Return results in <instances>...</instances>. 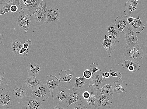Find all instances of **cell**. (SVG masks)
I'll list each match as a JSON object with an SVG mask.
<instances>
[{
    "mask_svg": "<svg viewBox=\"0 0 147 109\" xmlns=\"http://www.w3.org/2000/svg\"><path fill=\"white\" fill-rule=\"evenodd\" d=\"M20 5L24 14L30 17L34 15L42 0H19Z\"/></svg>",
    "mask_w": 147,
    "mask_h": 109,
    "instance_id": "1",
    "label": "cell"
},
{
    "mask_svg": "<svg viewBox=\"0 0 147 109\" xmlns=\"http://www.w3.org/2000/svg\"><path fill=\"white\" fill-rule=\"evenodd\" d=\"M123 53L128 60L139 63L143 58L142 49L138 46L135 47L127 46L124 50Z\"/></svg>",
    "mask_w": 147,
    "mask_h": 109,
    "instance_id": "2",
    "label": "cell"
},
{
    "mask_svg": "<svg viewBox=\"0 0 147 109\" xmlns=\"http://www.w3.org/2000/svg\"><path fill=\"white\" fill-rule=\"evenodd\" d=\"M11 15L15 18L19 27L26 33L31 25V19L24 15L23 11H20L19 13H11Z\"/></svg>",
    "mask_w": 147,
    "mask_h": 109,
    "instance_id": "3",
    "label": "cell"
},
{
    "mask_svg": "<svg viewBox=\"0 0 147 109\" xmlns=\"http://www.w3.org/2000/svg\"><path fill=\"white\" fill-rule=\"evenodd\" d=\"M48 12L47 3L45 1H42L34 14V18L36 23L42 26L45 22Z\"/></svg>",
    "mask_w": 147,
    "mask_h": 109,
    "instance_id": "4",
    "label": "cell"
},
{
    "mask_svg": "<svg viewBox=\"0 0 147 109\" xmlns=\"http://www.w3.org/2000/svg\"><path fill=\"white\" fill-rule=\"evenodd\" d=\"M35 99L44 101L49 97L50 90L45 84L41 83L30 93Z\"/></svg>",
    "mask_w": 147,
    "mask_h": 109,
    "instance_id": "5",
    "label": "cell"
},
{
    "mask_svg": "<svg viewBox=\"0 0 147 109\" xmlns=\"http://www.w3.org/2000/svg\"><path fill=\"white\" fill-rule=\"evenodd\" d=\"M52 97L57 104H63L69 100V94L66 88L58 87L52 93Z\"/></svg>",
    "mask_w": 147,
    "mask_h": 109,
    "instance_id": "6",
    "label": "cell"
},
{
    "mask_svg": "<svg viewBox=\"0 0 147 109\" xmlns=\"http://www.w3.org/2000/svg\"><path fill=\"white\" fill-rule=\"evenodd\" d=\"M126 42L128 46L135 47L138 45L139 42L137 33L134 32L131 28L126 27L123 30Z\"/></svg>",
    "mask_w": 147,
    "mask_h": 109,
    "instance_id": "7",
    "label": "cell"
},
{
    "mask_svg": "<svg viewBox=\"0 0 147 109\" xmlns=\"http://www.w3.org/2000/svg\"><path fill=\"white\" fill-rule=\"evenodd\" d=\"M89 92L90 93V97L87 99H84L82 98L81 99L82 104L85 105L87 108L96 107L98 100L100 96L98 94L96 90L91 89Z\"/></svg>",
    "mask_w": 147,
    "mask_h": 109,
    "instance_id": "8",
    "label": "cell"
},
{
    "mask_svg": "<svg viewBox=\"0 0 147 109\" xmlns=\"http://www.w3.org/2000/svg\"><path fill=\"white\" fill-rule=\"evenodd\" d=\"M113 98L111 95L102 94L98 100L96 107L99 109H110Z\"/></svg>",
    "mask_w": 147,
    "mask_h": 109,
    "instance_id": "9",
    "label": "cell"
},
{
    "mask_svg": "<svg viewBox=\"0 0 147 109\" xmlns=\"http://www.w3.org/2000/svg\"><path fill=\"white\" fill-rule=\"evenodd\" d=\"M107 79L103 78L101 74L94 75L90 79L88 87H92L96 90L98 89L104 85Z\"/></svg>",
    "mask_w": 147,
    "mask_h": 109,
    "instance_id": "10",
    "label": "cell"
},
{
    "mask_svg": "<svg viewBox=\"0 0 147 109\" xmlns=\"http://www.w3.org/2000/svg\"><path fill=\"white\" fill-rule=\"evenodd\" d=\"M104 36L105 38L102 44L105 49L108 56L109 57H111L112 54L114 53L115 45L114 40L112 38H108L105 34H104Z\"/></svg>",
    "mask_w": 147,
    "mask_h": 109,
    "instance_id": "11",
    "label": "cell"
},
{
    "mask_svg": "<svg viewBox=\"0 0 147 109\" xmlns=\"http://www.w3.org/2000/svg\"><path fill=\"white\" fill-rule=\"evenodd\" d=\"M9 91H5L0 93V108H9L13 103L9 95Z\"/></svg>",
    "mask_w": 147,
    "mask_h": 109,
    "instance_id": "12",
    "label": "cell"
},
{
    "mask_svg": "<svg viewBox=\"0 0 147 109\" xmlns=\"http://www.w3.org/2000/svg\"><path fill=\"white\" fill-rule=\"evenodd\" d=\"M127 17L125 16H118L113 23L114 27L119 32L124 33L123 30L128 24Z\"/></svg>",
    "mask_w": 147,
    "mask_h": 109,
    "instance_id": "13",
    "label": "cell"
},
{
    "mask_svg": "<svg viewBox=\"0 0 147 109\" xmlns=\"http://www.w3.org/2000/svg\"><path fill=\"white\" fill-rule=\"evenodd\" d=\"M60 13L59 9L55 8H52L48 10V12L45 22L47 23H49L58 21L60 17Z\"/></svg>",
    "mask_w": 147,
    "mask_h": 109,
    "instance_id": "14",
    "label": "cell"
},
{
    "mask_svg": "<svg viewBox=\"0 0 147 109\" xmlns=\"http://www.w3.org/2000/svg\"><path fill=\"white\" fill-rule=\"evenodd\" d=\"M141 2L140 0H128L125 3V9L124 11L125 16L127 17L131 16V12L135 11L138 3Z\"/></svg>",
    "mask_w": 147,
    "mask_h": 109,
    "instance_id": "15",
    "label": "cell"
},
{
    "mask_svg": "<svg viewBox=\"0 0 147 109\" xmlns=\"http://www.w3.org/2000/svg\"><path fill=\"white\" fill-rule=\"evenodd\" d=\"M113 89L114 93L118 94L121 93L126 94L127 93V84L121 79L117 81L113 82Z\"/></svg>",
    "mask_w": 147,
    "mask_h": 109,
    "instance_id": "16",
    "label": "cell"
},
{
    "mask_svg": "<svg viewBox=\"0 0 147 109\" xmlns=\"http://www.w3.org/2000/svg\"><path fill=\"white\" fill-rule=\"evenodd\" d=\"M42 69L40 63H30L27 65V71L29 76H37L40 74Z\"/></svg>",
    "mask_w": 147,
    "mask_h": 109,
    "instance_id": "17",
    "label": "cell"
},
{
    "mask_svg": "<svg viewBox=\"0 0 147 109\" xmlns=\"http://www.w3.org/2000/svg\"><path fill=\"white\" fill-rule=\"evenodd\" d=\"M47 80L45 85L51 91H54L58 87L61 83L60 80L58 79L54 75H48L47 76Z\"/></svg>",
    "mask_w": 147,
    "mask_h": 109,
    "instance_id": "18",
    "label": "cell"
},
{
    "mask_svg": "<svg viewBox=\"0 0 147 109\" xmlns=\"http://www.w3.org/2000/svg\"><path fill=\"white\" fill-rule=\"evenodd\" d=\"M25 83L27 89L33 90L39 85L41 82L40 80L37 76H31L27 78Z\"/></svg>",
    "mask_w": 147,
    "mask_h": 109,
    "instance_id": "19",
    "label": "cell"
},
{
    "mask_svg": "<svg viewBox=\"0 0 147 109\" xmlns=\"http://www.w3.org/2000/svg\"><path fill=\"white\" fill-rule=\"evenodd\" d=\"M131 27V30L136 33H141L144 30L145 25L140 18L139 16L135 19L134 20L130 25Z\"/></svg>",
    "mask_w": 147,
    "mask_h": 109,
    "instance_id": "20",
    "label": "cell"
},
{
    "mask_svg": "<svg viewBox=\"0 0 147 109\" xmlns=\"http://www.w3.org/2000/svg\"><path fill=\"white\" fill-rule=\"evenodd\" d=\"M75 73L71 69H68L66 71L61 70L59 73V79L61 82H69L74 76Z\"/></svg>",
    "mask_w": 147,
    "mask_h": 109,
    "instance_id": "21",
    "label": "cell"
},
{
    "mask_svg": "<svg viewBox=\"0 0 147 109\" xmlns=\"http://www.w3.org/2000/svg\"><path fill=\"white\" fill-rule=\"evenodd\" d=\"M42 103L32 97H28L26 102V109H38L41 108Z\"/></svg>",
    "mask_w": 147,
    "mask_h": 109,
    "instance_id": "22",
    "label": "cell"
},
{
    "mask_svg": "<svg viewBox=\"0 0 147 109\" xmlns=\"http://www.w3.org/2000/svg\"><path fill=\"white\" fill-rule=\"evenodd\" d=\"M124 64L122 65V68L128 69L129 72L132 73L135 72L137 71H140V65L138 63L131 61L129 60H123Z\"/></svg>",
    "mask_w": 147,
    "mask_h": 109,
    "instance_id": "23",
    "label": "cell"
},
{
    "mask_svg": "<svg viewBox=\"0 0 147 109\" xmlns=\"http://www.w3.org/2000/svg\"><path fill=\"white\" fill-rule=\"evenodd\" d=\"M106 30L109 35L111 37L114 42L118 43L121 40L119 32L115 29L113 24H111L109 26H107Z\"/></svg>",
    "mask_w": 147,
    "mask_h": 109,
    "instance_id": "24",
    "label": "cell"
},
{
    "mask_svg": "<svg viewBox=\"0 0 147 109\" xmlns=\"http://www.w3.org/2000/svg\"><path fill=\"white\" fill-rule=\"evenodd\" d=\"M81 94L78 90H73L69 94V104L67 108L73 103L81 100Z\"/></svg>",
    "mask_w": 147,
    "mask_h": 109,
    "instance_id": "25",
    "label": "cell"
},
{
    "mask_svg": "<svg viewBox=\"0 0 147 109\" xmlns=\"http://www.w3.org/2000/svg\"><path fill=\"white\" fill-rule=\"evenodd\" d=\"M113 82L104 85L100 88L96 90L98 93L101 94L112 95L114 94Z\"/></svg>",
    "mask_w": 147,
    "mask_h": 109,
    "instance_id": "26",
    "label": "cell"
},
{
    "mask_svg": "<svg viewBox=\"0 0 147 109\" xmlns=\"http://www.w3.org/2000/svg\"><path fill=\"white\" fill-rule=\"evenodd\" d=\"M13 91V95L18 99L25 97L27 94V91L23 86H16L14 88Z\"/></svg>",
    "mask_w": 147,
    "mask_h": 109,
    "instance_id": "27",
    "label": "cell"
},
{
    "mask_svg": "<svg viewBox=\"0 0 147 109\" xmlns=\"http://www.w3.org/2000/svg\"><path fill=\"white\" fill-rule=\"evenodd\" d=\"M14 4L17 5H20L19 0H16L15 1L11 3H0V16L8 12L10 10V7Z\"/></svg>",
    "mask_w": 147,
    "mask_h": 109,
    "instance_id": "28",
    "label": "cell"
},
{
    "mask_svg": "<svg viewBox=\"0 0 147 109\" xmlns=\"http://www.w3.org/2000/svg\"><path fill=\"white\" fill-rule=\"evenodd\" d=\"M86 83V79L83 76L76 77L75 82L73 87V90H80L84 86Z\"/></svg>",
    "mask_w": 147,
    "mask_h": 109,
    "instance_id": "29",
    "label": "cell"
},
{
    "mask_svg": "<svg viewBox=\"0 0 147 109\" xmlns=\"http://www.w3.org/2000/svg\"><path fill=\"white\" fill-rule=\"evenodd\" d=\"M23 47V44L16 39L13 40L11 44V49L15 54H19V51Z\"/></svg>",
    "mask_w": 147,
    "mask_h": 109,
    "instance_id": "30",
    "label": "cell"
},
{
    "mask_svg": "<svg viewBox=\"0 0 147 109\" xmlns=\"http://www.w3.org/2000/svg\"><path fill=\"white\" fill-rule=\"evenodd\" d=\"M8 85L7 80L0 75V91L5 89Z\"/></svg>",
    "mask_w": 147,
    "mask_h": 109,
    "instance_id": "31",
    "label": "cell"
},
{
    "mask_svg": "<svg viewBox=\"0 0 147 109\" xmlns=\"http://www.w3.org/2000/svg\"><path fill=\"white\" fill-rule=\"evenodd\" d=\"M89 66L90 68V70L92 72L93 74L97 72L98 71L103 72L102 70L98 69V68L99 67V64L98 63H92Z\"/></svg>",
    "mask_w": 147,
    "mask_h": 109,
    "instance_id": "32",
    "label": "cell"
},
{
    "mask_svg": "<svg viewBox=\"0 0 147 109\" xmlns=\"http://www.w3.org/2000/svg\"><path fill=\"white\" fill-rule=\"evenodd\" d=\"M111 78V77H117L118 79H121L122 78V75L120 72L119 71H115L113 69H111L109 71Z\"/></svg>",
    "mask_w": 147,
    "mask_h": 109,
    "instance_id": "33",
    "label": "cell"
},
{
    "mask_svg": "<svg viewBox=\"0 0 147 109\" xmlns=\"http://www.w3.org/2000/svg\"><path fill=\"white\" fill-rule=\"evenodd\" d=\"M93 74L90 69H86L84 72L83 76L86 79H90L92 76Z\"/></svg>",
    "mask_w": 147,
    "mask_h": 109,
    "instance_id": "34",
    "label": "cell"
},
{
    "mask_svg": "<svg viewBox=\"0 0 147 109\" xmlns=\"http://www.w3.org/2000/svg\"><path fill=\"white\" fill-rule=\"evenodd\" d=\"M32 44V42L30 39H28L26 41H24L23 44V47L27 50H29V46L30 45Z\"/></svg>",
    "mask_w": 147,
    "mask_h": 109,
    "instance_id": "35",
    "label": "cell"
},
{
    "mask_svg": "<svg viewBox=\"0 0 147 109\" xmlns=\"http://www.w3.org/2000/svg\"><path fill=\"white\" fill-rule=\"evenodd\" d=\"M87 108L85 105H83L82 104H77L76 103L74 104V105L73 106L72 109H86Z\"/></svg>",
    "mask_w": 147,
    "mask_h": 109,
    "instance_id": "36",
    "label": "cell"
},
{
    "mask_svg": "<svg viewBox=\"0 0 147 109\" xmlns=\"http://www.w3.org/2000/svg\"><path fill=\"white\" fill-rule=\"evenodd\" d=\"M29 50L23 47L19 51V54H22L24 56H26Z\"/></svg>",
    "mask_w": 147,
    "mask_h": 109,
    "instance_id": "37",
    "label": "cell"
},
{
    "mask_svg": "<svg viewBox=\"0 0 147 109\" xmlns=\"http://www.w3.org/2000/svg\"><path fill=\"white\" fill-rule=\"evenodd\" d=\"M16 5H12L10 8V10L12 13H14L16 12L18 10V7Z\"/></svg>",
    "mask_w": 147,
    "mask_h": 109,
    "instance_id": "38",
    "label": "cell"
},
{
    "mask_svg": "<svg viewBox=\"0 0 147 109\" xmlns=\"http://www.w3.org/2000/svg\"><path fill=\"white\" fill-rule=\"evenodd\" d=\"M90 96V93L89 91H84L82 94L83 98L84 99H87Z\"/></svg>",
    "mask_w": 147,
    "mask_h": 109,
    "instance_id": "39",
    "label": "cell"
},
{
    "mask_svg": "<svg viewBox=\"0 0 147 109\" xmlns=\"http://www.w3.org/2000/svg\"><path fill=\"white\" fill-rule=\"evenodd\" d=\"M135 19V18H134V17L131 16L127 17V21L129 25L131 24L134 22Z\"/></svg>",
    "mask_w": 147,
    "mask_h": 109,
    "instance_id": "40",
    "label": "cell"
},
{
    "mask_svg": "<svg viewBox=\"0 0 147 109\" xmlns=\"http://www.w3.org/2000/svg\"><path fill=\"white\" fill-rule=\"evenodd\" d=\"M16 0H0V1L2 3H10L15 1Z\"/></svg>",
    "mask_w": 147,
    "mask_h": 109,
    "instance_id": "41",
    "label": "cell"
},
{
    "mask_svg": "<svg viewBox=\"0 0 147 109\" xmlns=\"http://www.w3.org/2000/svg\"><path fill=\"white\" fill-rule=\"evenodd\" d=\"M105 78H111L110 74V73L109 72H105Z\"/></svg>",
    "mask_w": 147,
    "mask_h": 109,
    "instance_id": "42",
    "label": "cell"
},
{
    "mask_svg": "<svg viewBox=\"0 0 147 109\" xmlns=\"http://www.w3.org/2000/svg\"><path fill=\"white\" fill-rule=\"evenodd\" d=\"M53 109H63L64 108H63L59 104H58L55 107L53 108Z\"/></svg>",
    "mask_w": 147,
    "mask_h": 109,
    "instance_id": "43",
    "label": "cell"
},
{
    "mask_svg": "<svg viewBox=\"0 0 147 109\" xmlns=\"http://www.w3.org/2000/svg\"><path fill=\"white\" fill-rule=\"evenodd\" d=\"M3 41V35L0 32V44L2 43V42Z\"/></svg>",
    "mask_w": 147,
    "mask_h": 109,
    "instance_id": "44",
    "label": "cell"
},
{
    "mask_svg": "<svg viewBox=\"0 0 147 109\" xmlns=\"http://www.w3.org/2000/svg\"><path fill=\"white\" fill-rule=\"evenodd\" d=\"M101 76H102V77L103 78H105V72L102 73V74H101Z\"/></svg>",
    "mask_w": 147,
    "mask_h": 109,
    "instance_id": "45",
    "label": "cell"
},
{
    "mask_svg": "<svg viewBox=\"0 0 147 109\" xmlns=\"http://www.w3.org/2000/svg\"><path fill=\"white\" fill-rule=\"evenodd\" d=\"M108 37L110 39L112 38L111 37V36H108Z\"/></svg>",
    "mask_w": 147,
    "mask_h": 109,
    "instance_id": "46",
    "label": "cell"
},
{
    "mask_svg": "<svg viewBox=\"0 0 147 109\" xmlns=\"http://www.w3.org/2000/svg\"><path fill=\"white\" fill-rule=\"evenodd\" d=\"M43 1V0H42V1Z\"/></svg>",
    "mask_w": 147,
    "mask_h": 109,
    "instance_id": "47",
    "label": "cell"
}]
</instances>
